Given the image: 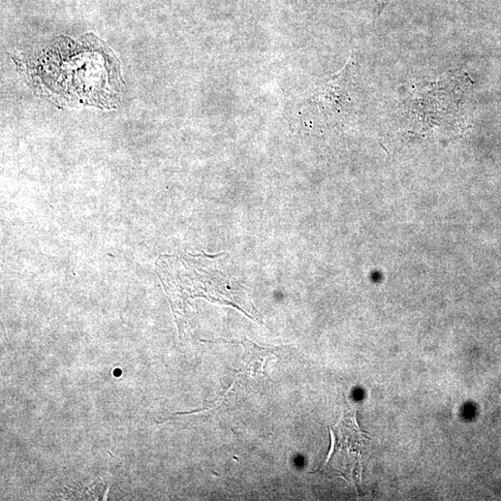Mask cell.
I'll return each mask as SVG.
<instances>
[{"label":"cell","instance_id":"obj_1","mask_svg":"<svg viewBox=\"0 0 501 501\" xmlns=\"http://www.w3.org/2000/svg\"><path fill=\"white\" fill-rule=\"evenodd\" d=\"M214 258L205 254L159 257L156 267L169 296L174 300L187 294L190 295L187 298L205 297L211 302L236 307L248 318L263 323L244 287L236 279L219 271Z\"/></svg>","mask_w":501,"mask_h":501},{"label":"cell","instance_id":"obj_2","mask_svg":"<svg viewBox=\"0 0 501 501\" xmlns=\"http://www.w3.org/2000/svg\"><path fill=\"white\" fill-rule=\"evenodd\" d=\"M332 449L323 468L356 481L362 471V457L369 438L360 429L355 415H344L331 429Z\"/></svg>","mask_w":501,"mask_h":501},{"label":"cell","instance_id":"obj_3","mask_svg":"<svg viewBox=\"0 0 501 501\" xmlns=\"http://www.w3.org/2000/svg\"><path fill=\"white\" fill-rule=\"evenodd\" d=\"M245 353L243 357V370L249 375L264 374V367L266 363L272 360L274 353L267 349L257 346L253 342L249 341L246 337L241 342Z\"/></svg>","mask_w":501,"mask_h":501}]
</instances>
